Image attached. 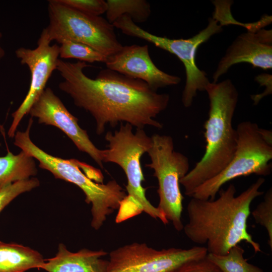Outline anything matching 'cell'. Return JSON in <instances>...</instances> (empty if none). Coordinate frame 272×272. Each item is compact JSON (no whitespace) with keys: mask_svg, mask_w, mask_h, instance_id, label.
I'll list each match as a JSON object with an SVG mask.
<instances>
[{"mask_svg":"<svg viewBox=\"0 0 272 272\" xmlns=\"http://www.w3.org/2000/svg\"><path fill=\"white\" fill-rule=\"evenodd\" d=\"M51 41L45 29L33 49L20 47L15 51L22 64L28 66L30 74V85L28 92L18 108L12 113L13 121L8 130L9 137H15L20 122L46 88V84L53 72L57 69L59 47L56 44L50 45Z\"/></svg>","mask_w":272,"mask_h":272,"instance_id":"8fae6325","label":"cell"},{"mask_svg":"<svg viewBox=\"0 0 272 272\" xmlns=\"http://www.w3.org/2000/svg\"><path fill=\"white\" fill-rule=\"evenodd\" d=\"M108 149L102 150L103 163H113L119 165L127 178V196L118 210L116 219L120 223L144 212L152 218L159 219L164 225L169 223L164 215L147 199L146 189L142 186L145 180L141 158L147 153L152 144V139L144 129L121 123L120 128L114 133L107 132L105 136Z\"/></svg>","mask_w":272,"mask_h":272,"instance_id":"5b68a950","label":"cell"},{"mask_svg":"<svg viewBox=\"0 0 272 272\" xmlns=\"http://www.w3.org/2000/svg\"><path fill=\"white\" fill-rule=\"evenodd\" d=\"M241 62L263 70L271 69V30L263 28L239 35L220 61L213 76V83L217 82L232 65Z\"/></svg>","mask_w":272,"mask_h":272,"instance_id":"5bb4252c","label":"cell"},{"mask_svg":"<svg viewBox=\"0 0 272 272\" xmlns=\"http://www.w3.org/2000/svg\"><path fill=\"white\" fill-rule=\"evenodd\" d=\"M90 66L85 62L59 59L56 70L63 79L59 88L71 97L75 105L91 114L97 134L105 131L106 125L114 127L122 122L137 128L163 127L155 118L168 106V94L158 93L144 81L108 69L90 78L84 72Z\"/></svg>","mask_w":272,"mask_h":272,"instance_id":"6da1fadb","label":"cell"},{"mask_svg":"<svg viewBox=\"0 0 272 272\" xmlns=\"http://www.w3.org/2000/svg\"><path fill=\"white\" fill-rule=\"evenodd\" d=\"M208 253L203 246L158 250L134 242L110 252L106 272H176L184 264L202 259Z\"/></svg>","mask_w":272,"mask_h":272,"instance_id":"30bf717a","label":"cell"},{"mask_svg":"<svg viewBox=\"0 0 272 272\" xmlns=\"http://www.w3.org/2000/svg\"><path fill=\"white\" fill-rule=\"evenodd\" d=\"M34 158L22 151L18 155L8 151L0 157V189L14 182L29 179L36 175Z\"/></svg>","mask_w":272,"mask_h":272,"instance_id":"e0dca14e","label":"cell"},{"mask_svg":"<svg viewBox=\"0 0 272 272\" xmlns=\"http://www.w3.org/2000/svg\"><path fill=\"white\" fill-rule=\"evenodd\" d=\"M39 185L38 179L32 178L14 182L1 188L0 189V212L18 195L29 191Z\"/></svg>","mask_w":272,"mask_h":272,"instance_id":"7402d4cb","label":"cell"},{"mask_svg":"<svg viewBox=\"0 0 272 272\" xmlns=\"http://www.w3.org/2000/svg\"><path fill=\"white\" fill-rule=\"evenodd\" d=\"M107 253L103 250L88 249L72 252L60 244L56 255L45 259L40 268L47 272H106L108 261L102 257Z\"/></svg>","mask_w":272,"mask_h":272,"instance_id":"9a60e30c","label":"cell"},{"mask_svg":"<svg viewBox=\"0 0 272 272\" xmlns=\"http://www.w3.org/2000/svg\"><path fill=\"white\" fill-rule=\"evenodd\" d=\"M265 182L259 177L246 189L236 195V189L231 184L221 189L214 200L192 197L187 206L188 222L183 230L188 239L198 245H207L208 253L226 254L242 241L249 244L255 253L261 252L247 230V220L252 201L263 194L259 190Z\"/></svg>","mask_w":272,"mask_h":272,"instance_id":"7a4b0ae2","label":"cell"},{"mask_svg":"<svg viewBox=\"0 0 272 272\" xmlns=\"http://www.w3.org/2000/svg\"><path fill=\"white\" fill-rule=\"evenodd\" d=\"M32 118L29 119L25 131L16 133L14 145L37 160L39 166L50 171L55 178L70 182L80 187L85 193L86 202L92 205L91 225L95 230L99 229L107 217L119 210L127 196L126 191L115 180L106 184L95 182L94 180L100 176L101 171L92 166L87 164L83 172L84 163L76 159L54 157L40 149L30 138Z\"/></svg>","mask_w":272,"mask_h":272,"instance_id":"277c9868","label":"cell"},{"mask_svg":"<svg viewBox=\"0 0 272 272\" xmlns=\"http://www.w3.org/2000/svg\"><path fill=\"white\" fill-rule=\"evenodd\" d=\"M107 20L113 24L123 15L129 16L132 21L144 23L149 18L151 7L145 0H107Z\"/></svg>","mask_w":272,"mask_h":272,"instance_id":"ac0fdd59","label":"cell"},{"mask_svg":"<svg viewBox=\"0 0 272 272\" xmlns=\"http://www.w3.org/2000/svg\"><path fill=\"white\" fill-rule=\"evenodd\" d=\"M147 152L151 162L146 166L154 170L158 182V209L171 222L176 230L183 229L182 221L183 196L180 189V180L189 171V162L184 154L174 150L172 138L154 134Z\"/></svg>","mask_w":272,"mask_h":272,"instance_id":"52a82bcc","label":"cell"},{"mask_svg":"<svg viewBox=\"0 0 272 272\" xmlns=\"http://www.w3.org/2000/svg\"><path fill=\"white\" fill-rule=\"evenodd\" d=\"M59 43V56L61 58H74L90 63H105L107 60V56L84 43L71 40H63Z\"/></svg>","mask_w":272,"mask_h":272,"instance_id":"ffe728a7","label":"cell"},{"mask_svg":"<svg viewBox=\"0 0 272 272\" xmlns=\"http://www.w3.org/2000/svg\"><path fill=\"white\" fill-rule=\"evenodd\" d=\"M107 69L145 82L154 91L178 84L181 78L160 70L152 61L148 45L122 46L107 57Z\"/></svg>","mask_w":272,"mask_h":272,"instance_id":"4fadbf2b","label":"cell"},{"mask_svg":"<svg viewBox=\"0 0 272 272\" xmlns=\"http://www.w3.org/2000/svg\"><path fill=\"white\" fill-rule=\"evenodd\" d=\"M59 2L85 14L100 16L106 13L107 4L104 0H58Z\"/></svg>","mask_w":272,"mask_h":272,"instance_id":"603a6c76","label":"cell"},{"mask_svg":"<svg viewBox=\"0 0 272 272\" xmlns=\"http://www.w3.org/2000/svg\"><path fill=\"white\" fill-rule=\"evenodd\" d=\"M236 129L237 146L231 161L218 175L196 188L191 197L214 200L222 186L235 178L251 174L265 176L270 174L271 131L260 128L250 121L239 123Z\"/></svg>","mask_w":272,"mask_h":272,"instance_id":"8992f818","label":"cell"},{"mask_svg":"<svg viewBox=\"0 0 272 272\" xmlns=\"http://www.w3.org/2000/svg\"><path fill=\"white\" fill-rule=\"evenodd\" d=\"M49 24L44 28L49 40H71L84 43L110 56L122 47L113 24L101 16L84 14L59 2L48 1Z\"/></svg>","mask_w":272,"mask_h":272,"instance_id":"ba28073f","label":"cell"},{"mask_svg":"<svg viewBox=\"0 0 272 272\" xmlns=\"http://www.w3.org/2000/svg\"><path fill=\"white\" fill-rule=\"evenodd\" d=\"M2 37V34L0 32V40ZM5 55V52L4 49L2 47V46L0 45V60L3 58V57Z\"/></svg>","mask_w":272,"mask_h":272,"instance_id":"d4e9b609","label":"cell"},{"mask_svg":"<svg viewBox=\"0 0 272 272\" xmlns=\"http://www.w3.org/2000/svg\"><path fill=\"white\" fill-rule=\"evenodd\" d=\"M176 272H222L207 257L191 261L182 265Z\"/></svg>","mask_w":272,"mask_h":272,"instance_id":"cb8c5ba5","label":"cell"},{"mask_svg":"<svg viewBox=\"0 0 272 272\" xmlns=\"http://www.w3.org/2000/svg\"><path fill=\"white\" fill-rule=\"evenodd\" d=\"M244 249L238 244L224 255L208 253L207 258L222 272H264L259 267L248 263L244 257Z\"/></svg>","mask_w":272,"mask_h":272,"instance_id":"d6986e66","label":"cell"},{"mask_svg":"<svg viewBox=\"0 0 272 272\" xmlns=\"http://www.w3.org/2000/svg\"><path fill=\"white\" fill-rule=\"evenodd\" d=\"M255 222L266 230L268 244L272 249V189L266 191L263 200L260 202L251 213Z\"/></svg>","mask_w":272,"mask_h":272,"instance_id":"44dd1931","label":"cell"},{"mask_svg":"<svg viewBox=\"0 0 272 272\" xmlns=\"http://www.w3.org/2000/svg\"><path fill=\"white\" fill-rule=\"evenodd\" d=\"M223 25L214 16L209 19L206 28L188 39H170L155 35L142 29L131 20L123 23L121 31L125 35L145 40L156 47L175 55L183 63L185 70L186 82L182 92V102L185 107L192 104L197 91H205L210 83L206 73L195 63V54L199 46L213 35L222 31Z\"/></svg>","mask_w":272,"mask_h":272,"instance_id":"9c48e42d","label":"cell"},{"mask_svg":"<svg viewBox=\"0 0 272 272\" xmlns=\"http://www.w3.org/2000/svg\"><path fill=\"white\" fill-rule=\"evenodd\" d=\"M44 261L40 253L29 247L0 241V272H24L40 268Z\"/></svg>","mask_w":272,"mask_h":272,"instance_id":"2e32d148","label":"cell"},{"mask_svg":"<svg viewBox=\"0 0 272 272\" xmlns=\"http://www.w3.org/2000/svg\"><path fill=\"white\" fill-rule=\"evenodd\" d=\"M209 99L208 118L205 123L206 146L201 159L180 180L184 194L191 197L194 191L213 178L228 165L236 151V129L232 120L238 92L230 79L210 83L206 89Z\"/></svg>","mask_w":272,"mask_h":272,"instance_id":"3957f363","label":"cell"},{"mask_svg":"<svg viewBox=\"0 0 272 272\" xmlns=\"http://www.w3.org/2000/svg\"><path fill=\"white\" fill-rule=\"evenodd\" d=\"M28 113L31 117L37 118L39 123L53 125L61 130L79 151L88 154L103 168L102 150L94 145L87 131L79 125L78 119L68 111L51 88H45Z\"/></svg>","mask_w":272,"mask_h":272,"instance_id":"7c38bea8","label":"cell"}]
</instances>
